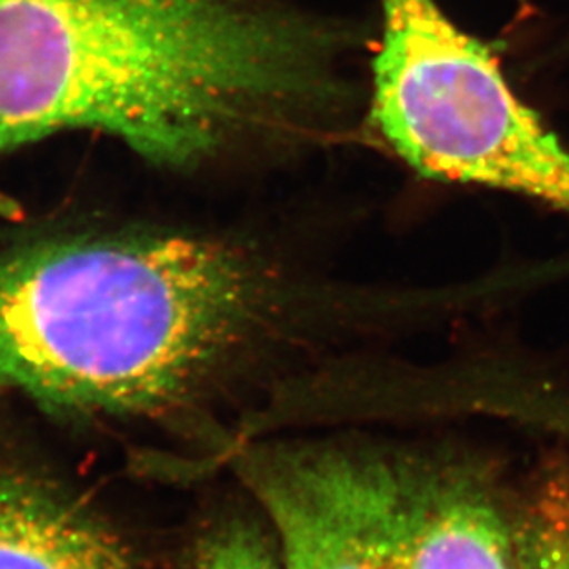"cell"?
Listing matches in <instances>:
<instances>
[{
    "instance_id": "obj_1",
    "label": "cell",
    "mask_w": 569,
    "mask_h": 569,
    "mask_svg": "<svg viewBox=\"0 0 569 569\" xmlns=\"http://www.w3.org/2000/svg\"><path fill=\"white\" fill-rule=\"evenodd\" d=\"M341 47L280 0H0V157L91 131L184 176L277 159L338 113Z\"/></svg>"
},
{
    "instance_id": "obj_2",
    "label": "cell",
    "mask_w": 569,
    "mask_h": 569,
    "mask_svg": "<svg viewBox=\"0 0 569 569\" xmlns=\"http://www.w3.org/2000/svg\"><path fill=\"white\" fill-rule=\"evenodd\" d=\"M273 273L234 237L54 223L0 240V389L69 413L172 408L263 327Z\"/></svg>"
},
{
    "instance_id": "obj_3",
    "label": "cell",
    "mask_w": 569,
    "mask_h": 569,
    "mask_svg": "<svg viewBox=\"0 0 569 569\" xmlns=\"http://www.w3.org/2000/svg\"><path fill=\"white\" fill-rule=\"evenodd\" d=\"M372 122L402 161L445 183L507 190L569 212V151L487 44L437 0H380Z\"/></svg>"
},
{
    "instance_id": "obj_4",
    "label": "cell",
    "mask_w": 569,
    "mask_h": 569,
    "mask_svg": "<svg viewBox=\"0 0 569 569\" xmlns=\"http://www.w3.org/2000/svg\"><path fill=\"white\" fill-rule=\"evenodd\" d=\"M425 473L378 453H280L254 489L284 569H409Z\"/></svg>"
},
{
    "instance_id": "obj_5",
    "label": "cell",
    "mask_w": 569,
    "mask_h": 569,
    "mask_svg": "<svg viewBox=\"0 0 569 569\" xmlns=\"http://www.w3.org/2000/svg\"><path fill=\"white\" fill-rule=\"evenodd\" d=\"M0 569H133L108 527L50 485L0 472Z\"/></svg>"
},
{
    "instance_id": "obj_6",
    "label": "cell",
    "mask_w": 569,
    "mask_h": 569,
    "mask_svg": "<svg viewBox=\"0 0 569 569\" xmlns=\"http://www.w3.org/2000/svg\"><path fill=\"white\" fill-rule=\"evenodd\" d=\"M409 569H518L512 523L473 479L426 478Z\"/></svg>"
},
{
    "instance_id": "obj_7",
    "label": "cell",
    "mask_w": 569,
    "mask_h": 569,
    "mask_svg": "<svg viewBox=\"0 0 569 569\" xmlns=\"http://www.w3.org/2000/svg\"><path fill=\"white\" fill-rule=\"evenodd\" d=\"M198 569H284L260 529L231 521L204 537L199 546Z\"/></svg>"
}]
</instances>
